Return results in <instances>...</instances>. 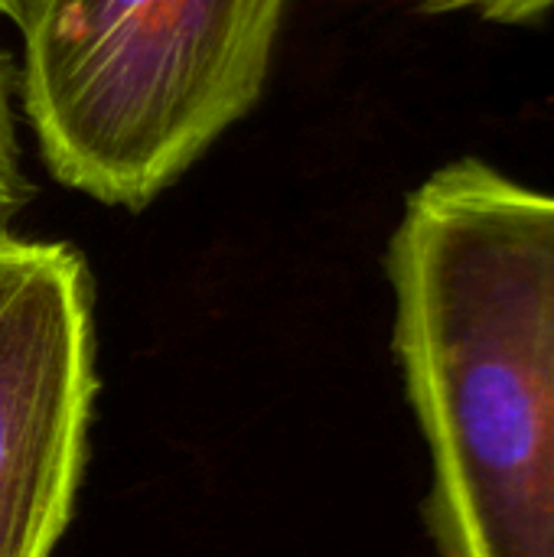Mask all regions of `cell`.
<instances>
[{"mask_svg":"<svg viewBox=\"0 0 554 557\" xmlns=\"http://www.w3.org/2000/svg\"><path fill=\"white\" fill-rule=\"evenodd\" d=\"M26 202V180L20 170V147L10 114V62L0 52V232Z\"/></svg>","mask_w":554,"mask_h":557,"instance_id":"cell-4","label":"cell"},{"mask_svg":"<svg viewBox=\"0 0 554 557\" xmlns=\"http://www.w3.org/2000/svg\"><path fill=\"white\" fill-rule=\"evenodd\" d=\"M438 10H470L496 23H529L554 10V0H428Z\"/></svg>","mask_w":554,"mask_h":557,"instance_id":"cell-5","label":"cell"},{"mask_svg":"<svg viewBox=\"0 0 554 557\" xmlns=\"http://www.w3.org/2000/svg\"><path fill=\"white\" fill-rule=\"evenodd\" d=\"M287 0H16L46 166L140 209L258 101Z\"/></svg>","mask_w":554,"mask_h":557,"instance_id":"cell-2","label":"cell"},{"mask_svg":"<svg viewBox=\"0 0 554 557\" xmlns=\"http://www.w3.org/2000/svg\"><path fill=\"white\" fill-rule=\"evenodd\" d=\"M95 398L85 261L0 232V557H49L62 539Z\"/></svg>","mask_w":554,"mask_h":557,"instance_id":"cell-3","label":"cell"},{"mask_svg":"<svg viewBox=\"0 0 554 557\" xmlns=\"http://www.w3.org/2000/svg\"><path fill=\"white\" fill-rule=\"evenodd\" d=\"M13 3H16V0H0V13H7V16H10V10H13Z\"/></svg>","mask_w":554,"mask_h":557,"instance_id":"cell-6","label":"cell"},{"mask_svg":"<svg viewBox=\"0 0 554 557\" xmlns=\"http://www.w3.org/2000/svg\"><path fill=\"white\" fill-rule=\"evenodd\" d=\"M438 557H554V193L464 157L389 245Z\"/></svg>","mask_w":554,"mask_h":557,"instance_id":"cell-1","label":"cell"}]
</instances>
